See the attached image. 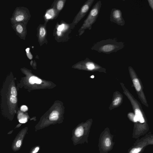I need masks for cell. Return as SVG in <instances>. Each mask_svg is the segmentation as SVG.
I'll return each mask as SVG.
<instances>
[{
    "label": "cell",
    "instance_id": "21",
    "mask_svg": "<svg viewBox=\"0 0 153 153\" xmlns=\"http://www.w3.org/2000/svg\"><path fill=\"white\" fill-rule=\"evenodd\" d=\"M121 98L120 97H117L113 101V104L114 105H117L120 102Z\"/></svg>",
    "mask_w": 153,
    "mask_h": 153
},
{
    "label": "cell",
    "instance_id": "10",
    "mask_svg": "<svg viewBox=\"0 0 153 153\" xmlns=\"http://www.w3.org/2000/svg\"><path fill=\"white\" fill-rule=\"evenodd\" d=\"M46 36L47 30L45 26L40 25L38 28L37 36L41 45L45 41Z\"/></svg>",
    "mask_w": 153,
    "mask_h": 153
},
{
    "label": "cell",
    "instance_id": "1",
    "mask_svg": "<svg viewBox=\"0 0 153 153\" xmlns=\"http://www.w3.org/2000/svg\"><path fill=\"white\" fill-rule=\"evenodd\" d=\"M125 46L124 42H118L117 38H114L96 42L91 48V49L97 51L99 53L110 54L123 49Z\"/></svg>",
    "mask_w": 153,
    "mask_h": 153
},
{
    "label": "cell",
    "instance_id": "19",
    "mask_svg": "<svg viewBox=\"0 0 153 153\" xmlns=\"http://www.w3.org/2000/svg\"><path fill=\"white\" fill-rule=\"evenodd\" d=\"M29 48H27L26 49V54L28 58L30 59H31L33 58V55L31 54Z\"/></svg>",
    "mask_w": 153,
    "mask_h": 153
},
{
    "label": "cell",
    "instance_id": "20",
    "mask_svg": "<svg viewBox=\"0 0 153 153\" xmlns=\"http://www.w3.org/2000/svg\"><path fill=\"white\" fill-rule=\"evenodd\" d=\"M10 93L11 95L16 97L17 95V92L15 87L13 86L11 88Z\"/></svg>",
    "mask_w": 153,
    "mask_h": 153
},
{
    "label": "cell",
    "instance_id": "27",
    "mask_svg": "<svg viewBox=\"0 0 153 153\" xmlns=\"http://www.w3.org/2000/svg\"><path fill=\"white\" fill-rule=\"evenodd\" d=\"M91 77L92 78H93L94 77V76L93 75H92L91 76Z\"/></svg>",
    "mask_w": 153,
    "mask_h": 153
},
{
    "label": "cell",
    "instance_id": "8",
    "mask_svg": "<svg viewBox=\"0 0 153 153\" xmlns=\"http://www.w3.org/2000/svg\"><path fill=\"white\" fill-rule=\"evenodd\" d=\"M27 24L22 22H19L11 25L16 34L21 39L24 40H25L27 34Z\"/></svg>",
    "mask_w": 153,
    "mask_h": 153
},
{
    "label": "cell",
    "instance_id": "11",
    "mask_svg": "<svg viewBox=\"0 0 153 153\" xmlns=\"http://www.w3.org/2000/svg\"><path fill=\"white\" fill-rule=\"evenodd\" d=\"M56 12H57L55 8L48 10L45 15V17L46 19L48 20L53 19L55 16Z\"/></svg>",
    "mask_w": 153,
    "mask_h": 153
},
{
    "label": "cell",
    "instance_id": "2",
    "mask_svg": "<svg viewBox=\"0 0 153 153\" xmlns=\"http://www.w3.org/2000/svg\"><path fill=\"white\" fill-rule=\"evenodd\" d=\"M102 6L101 1H97L93 6L89 14L78 30L79 35L80 36L85 32V30H91L92 25L96 22L100 13Z\"/></svg>",
    "mask_w": 153,
    "mask_h": 153
},
{
    "label": "cell",
    "instance_id": "13",
    "mask_svg": "<svg viewBox=\"0 0 153 153\" xmlns=\"http://www.w3.org/2000/svg\"><path fill=\"white\" fill-rule=\"evenodd\" d=\"M65 1V0H60L57 1L55 3L56 9H55L57 13L62 10Z\"/></svg>",
    "mask_w": 153,
    "mask_h": 153
},
{
    "label": "cell",
    "instance_id": "23",
    "mask_svg": "<svg viewBox=\"0 0 153 153\" xmlns=\"http://www.w3.org/2000/svg\"><path fill=\"white\" fill-rule=\"evenodd\" d=\"M20 110L22 111L25 112L27 110L28 108L26 105H23L21 106Z\"/></svg>",
    "mask_w": 153,
    "mask_h": 153
},
{
    "label": "cell",
    "instance_id": "22",
    "mask_svg": "<svg viewBox=\"0 0 153 153\" xmlns=\"http://www.w3.org/2000/svg\"><path fill=\"white\" fill-rule=\"evenodd\" d=\"M10 101L12 103H16L17 101V98L16 97L11 95L10 97Z\"/></svg>",
    "mask_w": 153,
    "mask_h": 153
},
{
    "label": "cell",
    "instance_id": "4",
    "mask_svg": "<svg viewBox=\"0 0 153 153\" xmlns=\"http://www.w3.org/2000/svg\"><path fill=\"white\" fill-rule=\"evenodd\" d=\"M30 17L31 15L27 8L19 6L16 8L10 19L12 25L19 22L27 24Z\"/></svg>",
    "mask_w": 153,
    "mask_h": 153
},
{
    "label": "cell",
    "instance_id": "5",
    "mask_svg": "<svg viewBox=\"0 0 153 153\" xmlns=\"http://www.w3.org/2000/svg\"><path fill=\"white\" fill-rule=\"evenodd\" d=\"M153 144V134H147L140 139H137L128 150L127 153H142L146 146Z\"/></svg>",
    "mask_w": 153,
    "mask_h": 153
},
{
    "label": "cell",
    "instance_id": "15",
    "mask_svg": "<svg viewBox=\"0 0 153 153\" xmlns=\"http://www.w3.org/2000/svg\"><path fill=\"white\" fill-rule=\"evenodd\" d=\"M29 83L31 84H33L35 83L37 84H40L41 83L42 81L37 77L33 76L29 78Z\"/></svg>",
    "mask_w": 153,
    "mask_h": 153
},
{
    "label": "cell",
    "instance_id": "9",
    "mask_svg": "<svg viewBox=\"0 0 153 153\" xmlns=\"http://www.w3.org/2000/svg\"><path fill=\"white\" fill-rule=\"evenodd\" d=\"M25 132V130H21L15 138L12 146V149L13 151H17L20 149Z\"/></svg>",
    "mask_w": 153,
    "mask_h": 153
},
{
    "label": "cell",
    "instance_id": "14",
    "mask_svg": "<svg viewBox=\"0 0 153 153\" xmlns=\"http://www.w3.org/2000/svg\"><path fill=\"white\" fill-rule=\"evenodd\" d=\"M86 68L89 70H92L96 68L97 66L95 65V63L91 61L87 60L85 63Z\"/></svg>",
    "mask_w": 153,
    "mask_h": 153
},
{
    "label": "cell",
    "instance_id": "7",
    "mask_svg": "<svg viewBox=\"0 0 153 153\" xmlns=\"http://www.w3.org/2000/svg\"><path fill=\"white\" fill-rule=\"evenodd\" d=\"M110 20L111 22L121 26H123L125 24V21L123 18L121 11L118 9L114 8L111 9Z\"/></svg>",
    "mask_w": 153,
    "mask_h": 153
},
{
    "label": "cell",
    "instance_id": "12",
    "mask_svg": "<svg viewBox=\"0 0 153 153\" xmlns=\"http://www.w3.org/2000/svg\"><path fill=\"white\" fill-rule=\"evenodd\" d=\"M135 116H136L137 121L141 123H143L145 122V120L143 117L142 114L140 111L138 109H136L135 110Z\"/></svg>",
    "mask_w": 153,
    "mask_h": 153
},
{
    "label": "cell",
    "instance_id": "3",
    "mask_svg": "<svg viewBox=\"0 0 153 153\" xmlns=\"http://www.w3.org/2000/svg\"><path fill=\"white\" fill-rule=\"evenodd\" d=\"M113 137L114 135L111 134L108 128L101 133L98 144L100 153H108L112 149L114 144Z\"/></svg>",
    "mask_w": 153,
    "mask_h": 153
},
{
    "label": "cell",
    "instance_id": "6",
    "mask_svg": "<svg viewBox=\"0 0 153 153\" xmlns=\"http://www.w3.org/2000/svg\"><path fill=\"white\" fill-rule=\"evenodd\" d=\"M94 1L95 0H88L85 2L75 16L72 22L70 24L71 29H74L75 26L83 18Z\"/></svg>",
    "mask_w": 153,
    "mask_h": 153
},
{
    "label": "cell",
    "instance_id": "25",
    "mask_svg": "<svg viewBox=\"0 0 153 153\" xmlns=\"http://www.w3.org/2000/svg\"><path fill=\"white\" fill-rule=\"evenodd\" d=\"M27 121L26 118H22L19 120V122L21 123H25Z\"/></svg>",
    "mask_w": 153,
    "mask_h": 153
},
{
    "label": "cell",
    "instance_id": "24",
    "mask_svg": "<svg viewBox=\"0 0 153 153\" xmlns=\"http://www.w3.org/2000/svg\"><path fill=\"white\" fill-rule=\"evenodd\" d=\"M149 6L151 8V9L153 11V0H147Z\"/></svg>",
    "mask_w": 153,
    "mask_h": 153
},
{
    "label": "cell",
    "instance_id": "26",
    "mask_svg": "<svg viewBox=\"0 0 153 153\" xmlns=\"http://www.w3.org/2000/svg\"><path fill=\"white\" fill-rule=\"evenodd\" d=\"M39 149V148L38 147H36L35 149L33 152L32 153H36L37 152Z\"/></svg>",
    "mask_w": 153,
    "mask_h": 153
},
{
    "label": "cell",
    "instance_id": "18",
    "mask_svg": "<svg viewBox=\"0 0 153 153\" xmlns=\"http://www.w3.org/2000/svg\"><path fill=\"white\" fill-rule=\"evenodd\" d=\"M133 82L136 90L139 91L141 89V87L138 79L134 78L133 80Z\"/></svg>",
    "mask_w": 153,
    "mask_h": 153
},
{
    "label": "cell",
    "instance_id": "17",
    "mask_svg": "<svg viewBox=\"0 0 153 153\" xmlns=\"http://www.w3.org/2000/svg\"><path fill=\"white\" fill-rule=\"evenodd\" d=\"M59 113L56 111H53L50 114L49 119L51 120H56L58 118Z\"/></svg>",
    "mask_w": 153,
    "mask_h": 153
},
{
    "label": "cell",
    "instance_id": "16",
    "mask_svg": "<svg viewBox=\"0 0 153 153\" xmlns=\"http://www.w3.org/2000/svg\"><path fill=\"white\" fill-rule=\"evenodd\" d=\"M84 133V130L82 126L77 128L75 132V134L77 137H80L82 136Z\"/></svg>",
    "mask_w": 153,
    "mask_h": 153
}]
</instances>
